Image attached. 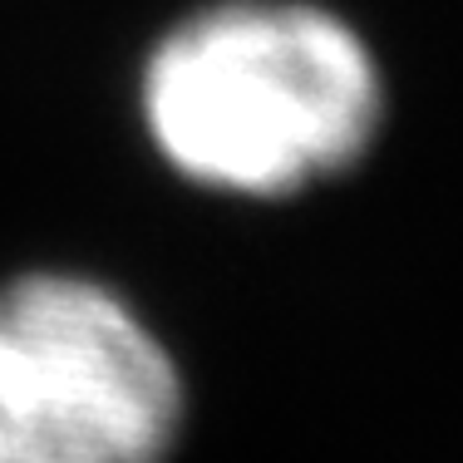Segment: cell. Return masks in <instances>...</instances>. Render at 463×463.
<instances>
[{"mask_svg":"<svg viewBox=\"0 0 463 463\" xmlns=\"http://www.w3.org/2000/svg\"><path fill=\"white\" fill-rule=\"evenodd\" d=\"M138 114L178 178L232 197H291L370 153L384 84L355 25L330 10L222 0L153 45Z\"/></svg>","mask_w":463,"mask_h":463,"instance_id":"obj_1","label":"cell"},{"mask_svg":"<svg viewBox=\"0 0 463 463\" xmlns=\"http://www.w3.org/2000/svg\"><path fill=\"white\" fill-rule=\"evenodd\" d=\"M187 374L163 330L90 271L0 281V463H173Z\"/></svg>","mask_w":463,"mask_h":463,"instance_id":"obj_2","label":"cell"}]
</instances>
